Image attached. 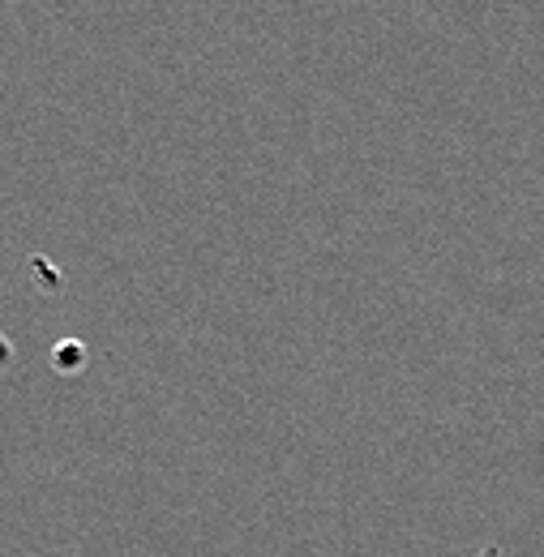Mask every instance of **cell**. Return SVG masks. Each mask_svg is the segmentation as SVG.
I'll list each match as a JSON object with an SVG mask.
<instances>
[{
	"label": "cell",
	"mask_w": 544,
	"mask_h": 557,
	"mask_svg": "<svg viewBox=\"0 0 544 557\" xmlns=\"http://www.w3.org/2000/svg\"><path fill=\"white\" fill-rule=\"evenodd\" d=\"M13 364V344H9V335L0 331V369H9Z\"/></svg>",
	"instance_id": "cell-1"
}]
</instances>
